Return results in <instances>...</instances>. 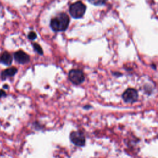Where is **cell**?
Segmentation results:
<instances>
[{"label":"cell","mask_w":158,"mask_h":158,"mask_svg":"<svg viewBox=\"0 0 158 158\" xmlns=\"http://www.w3.org/2000/svg\"><path fill=\"white\" fill-rule=\"evenodd\" d=\"M36 33H35V32H33V31H31V32H30L29 33H28V38L30 39V40H34L36 38Z\"/></svg>","instance_id":"8fae6325"},{"label":"cell","mask_w":158,"mask_h":158,"mask_svg":"<svg viewBox=\"0 0 158 158\" xmlns=\"http://www.w3.org/2000/svg\"><path fill=\"white\" fill-rule=\"evenodd\" d=\"M91 4L94 6H102L105 4L107 0H88Z\"/></svg>","instance_id":"9c48e42d"},{"label":"cell","mask_w":158,"mask_h":158,"mask_svg":"<svg viewBox=\"0 0 158 158\" xmlns=\"http://www.w3.org/2000/svg\"><path fill=\"white\" fill-rule=\"evenodd\" d=\"M69 80L75 85L82 83L85 80V75L83 72L79 69H72L69 72Z\"/></svg>","instance_id":"3957f363"},{"label":"cell","mask_w":158,"mask_h":158,"mask_svg":"<svg viewBox=\"0 0 158 158\" xmlns=\"http://www.w3.org/2000/svg\"><path fill=\"white\" fill-rule=\"evenodd\" d=\"M122 97L125 102L133 103L138 100V94L135 89L128 88L123 92Z\"/></svg>","instance_id":"277c9868"},{"label":"cell","mask_w":158,"mask_h":158,"mask_svg":"<svg viewBox=\"0 0 158 158\" xmlns=\"http://www.w3.org/2000/svg\"><path fill=\"white\" fill-rule=\"evenodd\" d=\"M14 57L15 61L21 64H26L30 61L29 56L27 53L21 50L15 52L14 53Z\"/></svg>","instance_id":"8992f818"},{"label":"cell","mask_w":158,"mask_h":158,"mask_svg":"<svg viewBox=\"0 0 158 158\" xmlns=\"http://www.w3.org/2000/svg\"><path fill=\"white\" fill-rule=\"evenodd\" d=\"M17 68H15L14 67H10V68H8V69L4 70V71H2L1 72V77L2 79H5L7 77L14 76L17 73Z\"/></svg>","instance_id":"ba28073f"},{"label":"cell","mask_w":158,"mask_h":158,"mask_svg":"<svg viewBox=\"0 0 158 158\" xmlns=\"http://www.w3.org/2000/svg\"><path fill=\"white\" fill-rule=\"evenodd\" d=\"M69 22L70 19L67 14L61 12L51 20L50 27L54 31H63L68 28Z\"/></svg>","instance_id":"6da1fadb"},{"label":"cell","mask_w":158,"mask_h":158,"mask_svg":"<svg viewBox=\"0 0 158 158\" xmlns=\"http://www.w3.org/2000/svg\"><path fill=\"white\" fill-rule=\"evenodd\" d=\"M33 46L34 49H35L39 54H41V55L43 54V52L42 48H41V47L38 44L35 43L33 44Z\"/></svg>","instance_id":"30bf717a"},{"label":"cell","mask_w":158,"mask_h":158,"mask_svg":"<svg viewBox=\"0 0 158 158\" xmlns=\"http://www.w3.org/2000/svg\"><path fill=\"white\" fill-rule=\"evenodd\" d=\"M70 141L73 144L78 146H83L85 144V138L83 134L78 131L71 132L70 135Z\"/></svg>","instance_id":"5b68a950"},{"label":"cell","mask_w":158,"mask_h":158,"mask_svg":"<svg viewBox=\"0 0 158 158\" xmlns=\"http://www.w3.org/2000/svg\"><path fill=\"white\" fill-rule=\"evenodd\" d=\"M0 61L6 65H10L12 62V57L8 52H4L0 57Z\"/></svg>","instance_id":"52a82bcc"},{"label":"cell","mask_w":158,"mask_h":158,"mask_svg":"<svg viewBox=\"0 0 158 158\" xmlns=\"http://www.w3.org/2000/svg\"><path fill=\"white\" fill-rule=\"evenodd\" d=\"M3 95H6V93H5V92L4 91H0V97L1 96H2Z\"/></svg>","instance_id":"7c38bea8"},{"label":"cell","mask_w":158,"mask_h":158,"mask_svg":"<svg viewBox=\"0 0 158 158\" xmlns=\"http://www.w3.org/2000/svg\"><path fill=\"white\" fill-rule=\"evenodd\" d=\"M86 9V7L82 2L77 1L70 5L69 12L73 18L80 19L84 15Z\"/></svg>","instance_id":"7a4b0ae2"}]
</instances>
